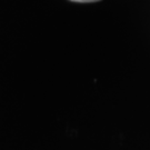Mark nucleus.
Masks as SVG:
<instances>
[{
    "label": "nucleus",
    "mask_w": 150,
    "mask_h": 150,
    "mask_svg": "<svg viewBox=\"0 0 150 150\" xmlns=\"http://www.w3.org/2000/svg\"><path fill=\"white\" fill-rule=\"evenodd\" d=\"M72 2H80V4H91V2H97L100 0H70Z\"/></svg>",
    "instance_id": "obj_1"
}]
</instances>
